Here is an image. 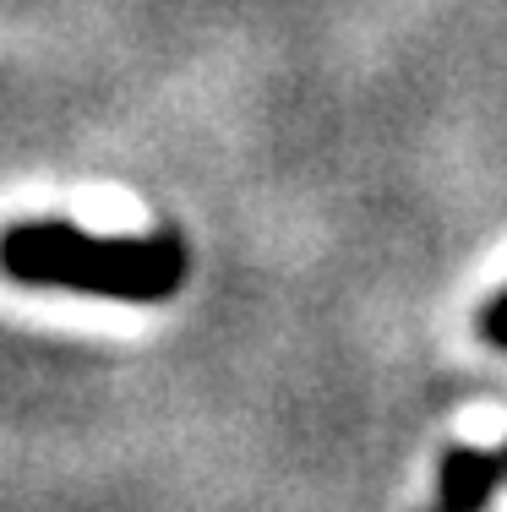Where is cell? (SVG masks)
Listing matches in <instances>:
<instances>
[{
    "mask_svg": "<svg viewBox=\"0 0 507 512\" xmlns=\"http://www.w3.org/2000/svg\"><path fill=\"white\" fill-rule=\"evenodd\" d=\"M507 485V447L502 453H475V447H453L437 474V507L431 512H480L491 491Z\"/></svg>",
    "mask_w": 507,
    "mask_h": 512,
    "instance_id": "cell-2",
    "label": "cell"
},
{
    "mask_svg": "<svg viewBox=\"0 0 507 512\" xmlns=\"http://www.w3.org/2000/svg\"><path fill=\"white\" fill-rule=\"evenodd\" d=\"M0 267L6 278L33 289H82V295L153 306L186 284L191 256L180 235L93 240L71 224H17L0 235Z\"/></svg>",
    "mask_w": 507,
    "mask_h": 512,
    "instance_id": "cell-1",
    "label": "cell"
},
{
    "mask_svg": "<svg viewBox=\"0 0 507 512\" xmlns=\"http://www.w3.org/2000/svg\"><path fill=\"white\" fill-rule=\"evenodd\" d=\"M480 333H486L491 344L507 349V295H497V300L486 306V316H480Z\"/></svg>",
    "mask_w": 507,
    "mask_h": 512,
    "instance_id": "cell-3",
    "label": "cell"
}]
</instances>
